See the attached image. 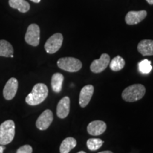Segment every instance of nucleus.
Here are the masks:
<instances>
[{
    "mask_svg": "<svg viewBox=\"0 0 153 153\" xmlns=\"http://www.w3.org/2000/svg\"><path fill=\"white\" fill-rule=\"evenodd\" d=\"M48 95V89L45 84L38 83L34 85L32 91L26 97V102L30 106H37L45 100Z\"/></svg>",
    "mask_w": 153,
    "mask_h": 153,
    "instance_id": "obj_1",
    "label": "nucleus"
},
{
    "mask_svg": "<svg viewBox=\"0 0 153 153\" xmlns=\"http://www.w3.org/2000/svg\"><path fill=\"white\" fill-rule=\"evenodd\" d=\"M146 92L145 87L140 84H135L126 87L122 92V98L127 102H135L143 98Z\"/></svg>",
    "mask_w": 153,
    "mask_h": 153,
    "instance_id": "obj_2",
    "label": "nucleus"
},
{
    "mask_svg": "<svg viewBox=\"0 0 153 153\" xmlns=\"http://www.w3.org/2000/svg\"><path fill=\"white\" fill-rule=\"evenodd\" d=\"M15 136V123L7 120L0 125V145H6L12 142Z\"/></svg>",
    "mask_w": 153,
    "mask_h": 153,
    "instance_id": "obj_3",
    "label": "nucleus"
},
{
    "mask_svg": "<svg viewBox=\"0 0 153 153\" xmlns=\"http://www.w3.org/2000/svg\"><path fill=\"white\" fill-rule=\"evenodd\" d=\"M59 68L70 72H78L82 68L81 61L75 57H66L59 59L57 62Z\"/></svg>",
    "mask_w": 153,
    "mask_h": 153,
    "instance_id": "obj_4",
    "label": "nucleus"
},
{
    "mask_svg": "<svg viewBox=\"0 0 153 153\" xmlns=\"http://www.w3.org/2000/svg\"><path fill=\"white\" fill-rule=\"evenodd\" d=\"M63 36L61 33H57L51 36L47 40L44 48L48 54H54L60 49L62 45Z\"/></svg>",
    "mask_w": 153,
    "mask_h": 153,
    "instance_id": "obj_5",
    "label": "nucleus"
},
{
    "mask_svg": "<svg viewBox=\"0 0 153 153\" xmlns=\"http://www.w3.org/2000/svg\"><path fill=\"white\" fill-rule=\"evenodd\" d=\"M40 34H41V30L38 25L36 24H30L26 30L25 35V41L32 46H38L40 43Z\"/></svg>",
    "mask_w": 153,
    "mask_h": 153,
    "instance_id": "obj_6",
    "label": "nucleus"
},
{
    "mask_svg": "<svg viewBox=\"0 0 153 153\" xmlns=\"http://www.w3.org/2000/svg\"><path fill=\"white\" fill-rule=\"evenodd\" d=\"M110 56L106 53H103L100 58L98 60H94L91 62L90 65L91 71L94 73H100L106 69L109 65Z\"/></svg>",
    "mask_w": 153,
    "mask_h": 153,
    "instance_id": "obj_7",
    "label": "nucleus"
},
{
    "mask_svg": "<svg viewBox=\"0 0 153 153\" xmlns=\"http://www.w3.org/2000/svg\"><path fill=\"white\" fill-rule=\"evenodd\" d=\"M53 120V114L51 110L46 109L40 115L36 120V126L38 129L45 131L49 128Z\"/></svg>",
    "mask_w": 153,
    "mask_h": 153,
    "instance_id": "obj_8",
    "label": "nucleus"
},
{
    "mask_svg": "<svg viewBox=\"0 0 153 153\" xmlns=\"http://www.w3.org/2000/svg\"><path fill=\"white\" fill-rule=\"evenodd\" d=\"M19 82L16 78L11 77L7 81L3 90V96L6 100H11L14 98L18 90Z\"/></svg>",
    "mask_w": 153,
    "mask_h": 153,
    "instance_id": "obj_9",
    "label": "nucleus"
},
{
    "mask_svg": "<svg viewBox=\"0 0 153 153\" xmlns=\"http://www.w3.org/2000/svg\"><path fill=\"white\" fill-rule=\"evenodd\" d=\"M94 88L93 85H86L81 89L79 93V104L82 108H85L90 102L91 97H92Z\"/></svg>",
    "mask_w": 153,
    "mask_h": 153,
    "instance_id": "obj_10",
    "label": "nucleus"
},
{
    "mask_svg": "<svg viewBox=\"0 0 153 153\" xmlns=\"http://www.w3.org/2000/svg\"><path fill=\"white\" fill-rule=\"evenodd\" d=\"M146 16L147 11L145 10L131 11L126 14L125 21L127 24L135 25L144 20Z\"/></svg>",
    "mask_w": 153,
    "mask_h": 153,
    "instance_id": "obj_11",
    "label": "nucleus"
},
{
    "mask_svg": "<svg viewBox=\"0 0 153 153\" xmlns=\"http://www.w3.org/2000/svg\"><path fill=\"white\" fill-rule=\"evenodd\" d=\"M106 130V124L103 120H94L87 126V132L93 136H98L103 134Z\"/></svg>",
    "mask_w": 153,
    "mask_h": 153,
    "instance_id": "obj_12",
    "label": "nucleus"
},
{
    "mask_svg": "<svg viewBox=\"0 0 153 153\" xmlns=\"http://www.w3.org/2000/svg\"><path fill=\"white\" fill-rule=\"evenodd\" d=\"M70 110V99L68 97H65L61 99L57 106V117L64 119L69 115Z\"/></svg>",
    "mask_w": 153,
    "mask_h": 153,
    "instance_id": "obj_13",
    "label": "nucleus"
},
{
    "mask_svg": "<svg viewBox=\"0 0 153 153\" xmlns=\"http://www.w3.org/2000/svg\"><path fill=\"white\" fill-rule=\"evenodd\" d=\"M137 48L143 56L153 55V41L150 39L142 40L137 45Z\"/></svg>",
    "mask_w": 153,
    "mask_h": 153,
    "instance_id": "obj_14",
    "label": "nucleus"
},
{
    "mask_svg": "<svg viewBox=\"0 0 153 153\" xmlns=\"http://www.w3.org/2000/svg\"><path fill=\"white\" fill-rule=\"evenodd\" d=\"M63 81H64V76L61 73L57 72L53 74L51 78V87L54 92H60L62 89Z\"/></svg>",
    "mask_w": 153,
    "mask_h": 153,
    "instance_id": "obj_15",
    "label": "nucleus"
},
{
    "mask_svg": "<svg viewBox=\"0 0 153 153\" xmlns=\"http://www.w3.org/2000/svg\"><path fill=\"white\" fill-rule=\"evenodd\" d=\"M14 48L11 44L6 40H0V56L14 57Z\"/></svg>",
    "mask_w": 153,
    "mask_h": 153,
    "instance_id": "obj_16",
    "label": "nucleus"
},
{
    "mask_svg": "<svg viewBox=\"0 0 153 153\" xmlns=\"http://www.w3.org/2000/svg\"><path fill=\"white\" fill-rule=\"evenodd\" d=\"M9 6L11 8L17 9L22 13H26L29 11L30 4L25 0H9Z\"/></svg>",
    "mask_w": 153,
    "mask_h": 153,
    "instance_id": "obj_17",
    "label": "nucleus"
},
{
    "mask_svg": "<svg viewBox=\"0 0 153 153\" xmlns=\"http://www.w3.org/2000/svg\"><path fill=\"white\" fill-rule=\"evenodd\" d=\"M76 146V140L74 137H66L62 141L60 146V153H69L72 149Z\"/></svg>",
    "mask_w": 153,
    "mask_h": 153,
    "instance_id": "obj_18",
    "label": "nucleus"
},
{
    "mask_svg": "<svg viewBox=\"0 0 153 153\" xmlns=\"http://www.w3.org/2000/svg\"><path fill=\"white\" fill-rule=\"evenodd\" d=\"M125 64V60H124L123 57L118 55V56L113 58V60L111 61L109 63V67L111 70H113V71L118 72L124 68Z\"/></svg>",
    "mask_w": 153,
    "mask_h": 153,
    "instance_id": "obj_19",
    "label": "nucleus"
},
{
    "mask_svg": "<svg viewBox=\"0 0 153 153\" xmlns=\"http://www.w3.org/2000/svg\"><path fill=\"white\" fill-rule=\"evenodd\" d=\"M104 144V141L99 138H90L87 141V146L89 150L96 151Z\"/></svg>",
    "mask_w": 153,
    "mask_h": 153,
    "instance_id": "obj_20",
    "label": "nucleus"
},
{
    "mask_svg": "<svg viewBox=\"0 0 153 153\" xmlns=\"http://www.w3.org/2000/svg\"><path fill=\"white\" fill-rule=\"evenodd\" d=\"M139 71L143 74H149L152 70L151 62L148 60H143L138 63Z\"/></svg>",
    "mask_w": 153,
    "mask_h": 153,
    "instance_id": "obj_21",
    "label": "nucleus"
},
{
    "mask_svg": "<svg viewBox=\"0 0 153 153\" xmlns=\"http://www.w3.org/2000/svg\"><path fill=\"white\" fill-rule=\"evenodd\" d=\"M33 148L29 145H25L20 147L16 151V153H32Z\"/></svg>",
    "mask_w": 153,
    "mask_h": 153,
    "instance_id": "obj_22",
    "label": "nucleus"
},
{
    "mask_svg": "<svg viewBox=\"0 0 153 153\" xmlns=\"http://www.w3.org/2000/svg\"><path fill=\"white\" fill-rule=\"evenodd\" d=\"M5 149H6V148H5L4 145H0V153H3L4 150Z\"/></svg>",
    "mask_w": 153,
    "mask_h": 153,
    "instance_id": "obj_23",
    "label": "nucleus"
},
{
    "mask_svg": "<svg viewBox=\"0 0 153 153\" xmlns=\"http://www.w3.org/2000/svg\"><path fill=\"white\" fill-rule=\"evenodd\" d=\"M147 2H148L149 4L153 5V0H146Z\"/></svg>",
    "mask_w": 153,
    "mask_h": 153,
    "instance_id": "obj_24",
    "label": "nucleus"
},
{
    "mask_svg": "<svg viewBox=\"0 0 153 153\" xmlns=\"http://www.w3.org/2000/svg\"><path fill=\"white\" fill-rule=\"evenodd\" d=\"M98 153H114V152H112L111 151L106 150V151H102V152H98Z\"/></svg>",
    "mask_w": 153,
    "mask_h": 153,
    "instance_id": "obj_25",
    "label": "nucleus"
},
{
    "mask_svg": "<svg viewBox=\"0 0 153 153\" xmlns=\"http://www.w3.org/2000/svg\"><path fill=\"white\" fill-rule=\"evenodd\" d=\"M30 1H32L33 2H35V3H39L40 1H41V0H30Z\"/></svg>",
    "mask_w": 153,
    "mask_h": 153,
    "instance_id": "obj_26",
    "label": "nucleus"
},
{
    "mask_svg": "<svg viewBox=\"0 0 153 153\" xmlns=\"http://www.w3.org/2000/svg\"><path fill=\"white\" fill-rule=\"evenodd\" d=\"M77 153H87V152H84V151H79V152H78Z\"/></svg>",
    "mask_w": 153,
    "mask_h": 153,
    "instance_id": "obj_27",
    "label": "nucleus"
}]
</instances>
